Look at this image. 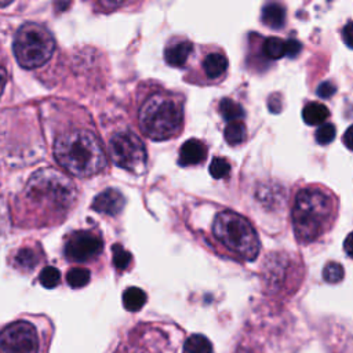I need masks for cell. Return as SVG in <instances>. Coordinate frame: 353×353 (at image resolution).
<instances>
[{"label":"cell","instance_id":"cell-24","mask_svg":"<svg viewBox=\"0 0 353 353\" xmlns=\"http://www.w3.org/2000/svg\"><path fill=\"white\" fill-rule=\"evenodd\" d=\"M113 265L119 272H123L125 269L130 268L131 261H132V255L130 251L124 250L120 244H114L113 245Z\"/></svg>","mask_w":353,"mask_h":353},{"label":"cell","instance_id":"cell-4","mask_svg":"<svg viewBox=\"0 0 353 353\" xmlns=\"http://www.w3.org/2000/svg\"><path fill=\"white\" fill-rule=\"evenodd\" d=\"M182 105L170 95L153 94L139 109V127L142 132L154 141L170 139L182 127Z\"/></svg>","mask_w":353,"mask_h":353},{"label":"cell","instance_id":"cell-10","mask_svg":"<svg viewBox=\"0 0 353 353\" xmlns=\"http://www.w3.org/2000/svg\"><path fill=\"white\" fill-rule=\"evenodd\" d=\"M124 203H125V200H124L123 193L117 189L109 188L95 196V199L92 201V208L97 212L114 216L123 210Z\"/></svg>","mask_w":353,"mask_h":353},{"label":"cell","instance_id":"cell-35","mask_svg":"<svg viewBox=\"0 0 353 353\" xmlns=\"http://www.w3.org/2000/svg\"><path fill=\"white\" fill-rule=\"evenodd\" d=\"M350 234H347V237H346V241H345V247H346V252H347V255H350V248H349V245H350Z\"/></svg>","mask_w":353,"mask_h":353},{"label":"cell","instance_id":"cell-6","mask_svg":"<svg viewBox=\"0 0 353 353\" xmlns=\"http://www.w3.org/2000/svg\"><path fill=\"white\" fill-rule=\"evenodd\" d=\"M14 55L25 69H34L44 65L52 55L55 40L52 34L39 23H25L14 39Z\"/></svg>","mask_w":353,"mask_h":353},{"label":"cell","instance_id":"cell-32","mask_svg":"<svg viewBox=\"0 0 353 353\" xmlns=\"http://www.w3.org/2000/svg\"><path fill=\"white\" fill-rule=\"evenodd\" d=\"M342 36H343V40H345L346 46L352 47V43H350V39H352V25H350V22H347V25L343 28Z\"/></svg>","mask_w":353,"mask_h":353},{"label":"cell","instance_id":"cell-26","mask_svg":"<svg viewBox=\"0 0 353 353\" xmlns=\"http://www.w3.org/2000/svg\"><path fill=\"white\" fill-rule=\"evenodd\" d=\"M39 281L46 288H55L61 281V273L54 266H46L39 276Z\"/></svg>","mask_w":353,"mask_h":353},{"label":"cell","instance_id":"cell-23","mask_svg":"<svg viewBox=\"0 0 353 353\" xmlns=\"http://www.w3.org/2000/svg\"><path fill=\"white\" fill-rule=\"evenodd\" d=\"M113 353H157L154 346H150L148 342L131 339L124 343H120Z\"/></svg>","mask_w":353,"mask_h":353},{"label":"cell","instance_id":"cell-15","mask_svg":"<svg viewBox=\"0 0 353 353\" xmlns=\"http://www.w3.org/2000/svg\"><path fill=\"white\" fill-rule=\"evenodd\" d=\"M203 68H204L205 74L210 79H218L226 72L228 59L221 52H211L210 55L205 57V59L203 62Z\"/></svg>","mask_w":353,"mask_h":353},{"label":"cell","instance_id":"cell-1","mask_svg":"<svg viewBox=\"0 0 353 353\" xmlns=\"http://www.w3.org/2000/svg\"><path fill=\"white\" fill-rule=\"evenodd\" d=\"M77 199L73 182L54 168L34 172L25 189L22 201L33 225L43 226L59 222L72 210Z\"/></svg>","mask_w":353,"mask_h":353},{"label":"cell","instance_id":"cell-29","mask_svg":"<svg viewBox=\"0 0 353 353\" xmlns=\"http://www.w3.org/2000/svg\"><path fill=\"white\" fill-rule=\"evenodd\" d=\"M335 91H336V87L331 81H324L317 87L316 92L320 98H330L335 94Z\"/></svg>","mask_w":353,"mask_h":353},{"label":"cell","instance_id":"cell-31","mask_svg":"<svg viewBox=\"0 0 353 353\" xmlns=\"http://www.w3.org/2000/svg\"><path fill=\"white\" fill-rule=\"evenodd\" d=\"M101 7L108 8V10H114L120 6H123L127 0H95Z\"/></svg>","mask_w":353,"mask_h":353},{"label":"cell","instance_id":"cell-22","mask_svg":"<svg viewBox=\"0 0 353 353\" xmlns=\"http://www.w3.org/2000/svg\"><path fill=\"white\" fill-rule=\"evenodd\" d=\"M90 270L81 266H76L72 268L68 273H66V281L72 288H81L84 285H87L90 283Z\"/></svg>","mask_w":353,"mask_h":353},{"label":"cell","instance_id":"cell-28","mask_svg":"<svg viewBox=\"0 0 353 353\" xmlns=\"http://www.w3.org/2000/svg\"><path fill=\"white\" fill-rule=\"evenodd\" d=\"M314 137H316L317 143H320V145H327V143L332 142L334 138H335V127H334V124H323L321 127H319L316 130Z\"/></svg>","mask_w":353,"mask_h":353},{"label":"cell","instance_id":"cell-18","mask_svg":"<svg viewBox=\"0 0 353 353\" xmlns=\"http://www.w3.org/2000/svg\"><path fill=\"white\" fill-rule=\"evenodd\" d=\"M183 353H212V343L207 336L193 334L185 341Z\"/></svg>","mask_w":353,"mask_h":353},{"label":"cell","instance_id":"cell-2","mask_svg":"<svg viewBox=\"0 0 353 353\" xmlns=\"http://www.w3.org/2000/svg\"><path fill=\"white\" fill-rule=\"evenodd\" d=\"M58 164L72 175L87 178L106 167L105 150L91 131L72 130L59 135L54 145Z\"/></svg>","mask_w":353,"mask_h":353},{"label":"cell","instance_id":"cell-11","mask_svg":"<svg viewBox=\"0 0 353 353\" xmlns=\"http://www.w3.org/2000/svg\"><path fill=\"white\" fill-rule=\"evenodd\" d=\"M207 157V148L199 139L186 141L179 150V164L181 165H194L203 163Z\"/></svg>","mask_w":353,"mask_h":353},{"label":"cell","instance_id":"cell-5","mask_svg":"<svg viewBox=\"0 0 353 353\" xmlns=\"http://www.w3.org/2000/svg\"><path fill=\"white\" fill-rule=\"evenodd\" d=\"M214 237L232 254L243 261H254L261 248L259 237L252 225L233 211L219 212L212 223Z\"/></svg>","mask_w":353,"mask_h":353},{"label":"cell","instance_id":"cell-8","mask_svg":"<svg viewBox=\"0 0 353 353\" xmlns=\"http://www.w3.org/2000/svg\"><path fill=\"white\" fill-rule=\"evenodd\" d=\"M40 336L37 328L26 321L18 320L0 331V353H39Z\"/></svg>","mask_w":353,"mask_h":353},{"label":"cell","instance_id":"cell-34","mask_svg":"<svg viewBox=\"0 0 353 353\" xmlns=\"http://www.w3.org/2000/svg\"><path fill=\"white\" fill-rule=\"evenodd\" d=\"M350 134H352V128L349 127V128H347V131H346V134H345V143H346L347 149H352V143H350Z\"/></svg>","mask_w":353,"mask_h":353},{"label":"cell","instance_id":"cell-7","mask_svg":"<svg viewBox=\"0 0 353 353\" xmlns=\"http://www.w3.org/2000/svg\"><path fill=\"white\" fill-rule=\"evenodd\" d=\"M113 163L130 172L141 174L146 167V149L139 137L130 131L114 134L109 141Z\"/></svg>","mask_w":353,"mask_h":353},{"label":"cell","instance_id":"cell-37","mask_svg":"<svg viewBox=\"0 0 353 353\" xmlns=\"http://www.w3.org/2000/svg\"><path fill=\"white\" fill-rule=\"evenodd\" d=\"M12 0H0V7H3V6H7V4H10Z\"/></svg>","mask_w":353,"mask_h":353},{"label":"cell","instance_id":"cell-17","mask_svg":"<svg viewBox=\"0 0 353 353\" xmlns=\"http://www.w3.org/2000/svg\"><path fill=\"white\" fill-rule=\"evenodd\" d=\"M146 303V292L139 287H128L123 292V306L128 312H138Z\"/></svg>","mask_w":353,"mask_h":353},{"label":"cell","instance_id":"cell-36","mask_svg":"<svg viewBox=\"0 0 353 353\" xmlns=\"http://www.w3.org/2000/svg\"><path fill=\"white\" fill-rule=\"evenodd\" d=\"M234 353H252L251 350H248V349H244V347H240V349H237Z\"/></svg>","mask_w":353,"mask_h":353},{"label":"cell","instance_id":"cell-16","mask_svg":"<svg viewBox=\"0 0 353 353\" xmlns=\"http://www.w3.org/2000/svg\"><path fill=\"white\" fill-rule=\"evenodd\" d=\"M328 116H330L328 108L320 102H309L302 110L303 121L309 125H320L327 120Z\"/></svg>","mask_w":353,"mask_h":353},{"label":"cell","instance_id":"cell-27","mask_svg":"<svg viewBox=\"0 0 353 353\" xmlns=\"http://www.w3.org/2000/svg\"><path fill=\"white\" fill-rule=\"evenodd\" d=\"M230 172V164L222 157H214L210 164V174L215 179L225 178Z\"/></svg>","mask_w":353,"mask_h":353},{"label":"cell","instance_id":"cell-19","mask_svg":"<svg viewBox=\"0 0 353 353\" xmlns=\"http://www.w3.org/2000/svg\"><path fill=\"white\" fill-rule=\"evenodd\" d=\"M263 54L269 59H279L287 52V41L280 37H268L263 41Z\"/></svg>","mask_w":353,"mask_h":353},{"label":"cell","instance_id":"cell-30","mask_svg":"<svg viewBox=\"0 0 353 353\" xmlns=\"http://www.w3.org/2000/svg\"><path fill=\"white\" fill-rule=\"evenodd\" d=\"M301 48H302V46H301V43L298 40L290 39V40H287V52H285V55L290 57V58H294V57H296L299 54Z\"/></svg>","mask_w":353,"mask_h":353},{"label":"cell","instance_id":"cell-12","mask_svg":"<svg viewBox=\"0 0 353 353\" xmlns=\"http://www.w3.org/2000/svg\"><path fill=\"white\" fill-rule=\"evenodd\" d=\"M193 46L190 41H178L170 47L165 48L164 51V59L168 65L179 68L183 66L189 58V55L192 54Z\"/></svg>","mask_w":353,"mask_h":353},{"label":"cell","instance_id":"cell-21","mask_svg":"<svg viewBox=\"0 0 353 353\" xmlns=\"http://www.w3.org/2000/svg\"><path fill=\"white\" fill-rule=\"evenodd\" d=\"M219 112L228 121H236L244 116V109L237 102L229 98H223L219 102Z\"/></svg>","mask_w":353,"mask_h":353},{"label":"cell","instance_id":"cell-14","mask_svg":"<svg viewBox=\"0 0 353 353\" xmlns=\"http://www.w3.org/2000/svg\"><path fill=\"white\" fill-rule=\"evenodd\" d=\"M262 22L272 28V29H280L285 23V10L280 3L272 1L268 3L262 8Z\"/></svg>","mask_w":353,"mask_h":353},{"label":"cell","instance_id":"cell-25","mask_svg":"<svg viewBox=\"0 0 353 353\" xmlns=\"http://www.w3.org/2000/svg\"><path fill=\"white\" fill-rule=\"evenodd\" d=\"M345 274V269L339 262H327V265L323 269V279L330 283V284H335L339 283L343 279Z\"/></svg>","mask_w":353,"mask_h":353},{"label":"cell","instance_id":"cell-33","mask_svg":"<svg viewBox=\"0 0 353 353\" xmlns=\"http://www.w3.org/2000/svg\"><path fill=\"white\" fill-rule=\"evenodd\" d=\"M6 80H7L6 70H4V68L0 65V98H1V94H3L4 87H6Z\"/></svg>","mask_w":353,"mask_h":353},{"label":"cell","instance_id":"cell-9","mask_svg":"<svg viewBox=\"0 0 353 353\" xmlns=\"http://www.w3.org/2000/svg\"><path fill=\"white\" fill-rule=\"evenodd\" d=\"M103 251V240L98 233L91 230L73 232L63 247V254L68 261L85 263L98 258Z\"/></svg>","mask_w":353,"mask_h":353},{"label":"cell","instance_id":"cell-13","mask_svg":"<svg viewBox=\"0 0 353 353\" xmlns=\"http://www.w3.org/2000/svg\"><path fill=\"white\" fill-rule=\"evenodd\" d=\"M40 259H41V255L36 248L23 247L18 250L17 254L14 255L12 265L22 272H30L39 265Z\"/></svg>","mask_w":353,"mask_h":353},{"label":"cell","instance_id":"cell-20","mask_svg":"<svg viewBox=\"0 0 353 353\" xmlns=\"http://www.w3.org/2000/svg\"><path fill=\"white\" fill-rule=\"evenodd\" d=\"M225 139L229 145L236 146L239 143H241L245 138V127L241 121L236 120V121H229V124L225 127L223 131Z\"/></svg>","mask_w":353,"mask_h":353},{"label":"cell","instance_id":"cell-3","mask_svg":"<svg viewBox=\"0 0 353 353\" xmlns=\"http://www.w3.org/2000/svg\"><path fill=\"white\" fill-rule=\"evenodd\" d=\"M335 219L334 199L324 190L306 188L298 192L292 207V226L295 237L302 243L320 239Z\"/></svg>","mask_w":353,"mask_h":353}]
</instances>
